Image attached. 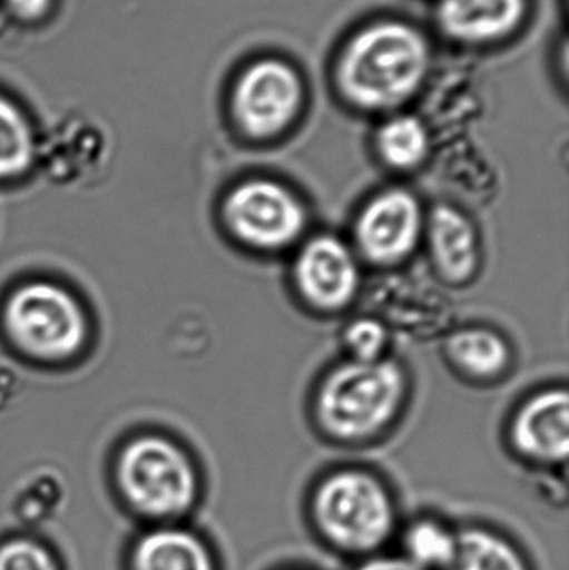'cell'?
<instances>
[{"mask_svg":"<svg viewBox=\"0 0 569 570\" xmlns=\"http://www.w3.org/2000/svg\"><path fill=\"white\" fill-rule=\"evenodd\" d=\"M344 342L350 348L351 358L361 362H374L384 358L387 344H390V334L384 327L383 322L374 317L354 318L346 331H344Z\"/></svg>","mask_w":569,"mask_h":570,"instance_id":"cell-20","label":"cell"},{"mask_svg":"<svg viewBox=\"0 0 569 570\" xmlns=\"http://www.w3.org/2000/svg\"><path fill=\"white\" fill-rule=\"evenodd\" d=\"M530 10L531 0H434L433 17L444 39L484 49L513 39Z\"/></svg>","mask_w":569,"mask_h":570,"instance_id":"cell-10","label":"cell"},{"mask_svg":"<svg viewBox=\"0 0 569 570\" xmlns=\"http://www.w3.org/2000/svg\"><path fill=\"white\" fill-rule=\"evenodd\" d=\"M293 281L311 307L343 311L360 292V256L340 237L320 234L301 246L293 264Z\"/></svg>","mask_w":569,"mask_h":570,"instance_id":"cell-9","label":"cell"},{"mask_svg":"<svg viewBox=\"0 0 569 570\" xmlns=\"http://www.w3.org/2000/svg\"><path fill=\"white\" fill-rule=\"evenodd\" d=\"M33 136L22 110L0 96V179L16 177L32 163Z\"/></svg>","mask_w":569,"mask_h":570,"instance_id":"cell-19","label":"cell"},{"mask_svg":"<svg viewBox=\"0 0 569 570\" xmlns=\"http://www.w3.org/2000/svg\"><path fill=\"white\" fill-rule=\"evenodd\" d=\"M447 570H533L510 538L487 525L457 529V549Z\"/></svg>","mask_w":569,"mask_h":570,"instance_id":"cell-15","label":"cell"},{"mask_svg":"<svg viewBox=\"0 0 569 570\" xmlns=\"http://www.w3.org/2000/svg\"><path fill=\"white\" fill-rule=\"evenodd\" d=\"M7 13L23 26H37L52 13L56 0H2Z\"/></svg>","mask_w":569,"mask_h":570,"instance_id":"cell-21","label":"cell"},{"mask_svg":"<svg viewBox=\"0 0 569 570\" xmlns=\"http://www.w3.org/2000/svg\"><path fill=\"white\" fill-rule=\"evenodd\" d=\"M408 375L394 358L334 365L317 387L314 412L324 434L360 444L383 434L406 402Z\"/></svg>","mask_w":569,"mask_h":570,"instance_id":"cell-4","label":"cell"},{"mask_svg":"<svg viewBox=\"0 0 569 570\" xmlns=\"http://www.w3.org/2000/svg\"><path fill=\"white\" fill-rule=\"evenodd\" d=\"M457 549V529L421 515L401 532V556L421 570H447Z\"/></svg>","mask_w":569,"mask_h":570,"instance_id":"cell-17","label":"cell"},{"mask_svg":"<svg viewBox=\"0 0 569 570\" xmlns=\"http://www.w3.org/2000/svg\"><path fill=\"white\" fill-rule=\"evenodd\" d=\"M374 147L384 166L413 170L430 156L431 137L420 117L393 114L377 127Z\"/></svg>","mask_w":569,"mask_h":570,"instance_id":"cell-16","label":"cell"},{"mask_svg":"<svg viewBox=\"0 0 569 570\" xmlns=\"http://www.w3.org/2000/svg\"><path fill=\"white\" fill-rule=\"evenodd\" d=\"M353 570H421L418 569L416 566L411 564L410 561L403 558V556L398 554H386V552H381V554L371 556V558L363 559V561L357 562L356 568Z\"/></svg>","mask_w":569,"mask_h":570,"instance_id":"cell-22","label":"cell"},{"mask_svg":"<svg viewBox=\"0 0 569 570\" xmlns=\"http://www.w3.org/2000/svg\"><path fill=\"white\" fill-rule=\"evenodd\" d=\"M120 570H223L213 542L190 525L137 528L124 546Z\"/></svg>","mask_w":569,"mask_h":570,"instance_id":"cell-11","label":"cell"},{"mask_svg":"<svg viewBox=\"0 0 569 570\" xmlns=\"http://www.w3.org/2000/svg\"><path fill=\"white\" fill-rule=\"evenodd\" d=\"M426 214L404 187L374 194L354 220V250L374 266H394L413 256L424 237Z\"/></svg>","mask_w":569,"mask_h":570,"instance_id":"cell-8","label":"cell"},{"mask_svg":"<svg viewBox=\"0 0 569 570\" xmlns=\"http://www.w3.org/2000/svg\"><path fill=\"white\" fill-rule=\"evenodd\" d=\"M433 67L426 33L401 19H380L347 37L333 67L341 99L364 114H391L423 90Z\"/></svg>","mask_w":569,"mask_h":570,"instance_id":"cell-1","label":"cell"},{"mask_svg":"<svg viewBox=\"0 0 569 570\" xmlns=\"http://www.w3.org/2000/svg\"><path fill=\"white\" fill-rule=\"evenodd\" d=\"M6 325L13 342L39 358L69 357L86 337L79 305L50 284H30L13 292L6 307Z\"/></svg>","mask_w":569,"mask_h":570,"instance_id":"cell-7","label":"cell"},{"mask_svg":"<svg viewBox=\"0 0 569 570\" xmlns=\"http://www.w3.org/2000/svg\"><path fill=\"white\" fill-rule=\"evenodd\" d=\"M224 223L237 243L259 253H281L300 243L307 229L303 199L281 180H241L224 199Z\"/></svg>","mask_w":569,"mask_h":570,"instance_id":"cell-6","label":"cell"},{"mask_svg":"<svg viewBox=\"0 0 569 570\" xmlns=\"http://www.w3.org/2000/svg\"><path fill=\"white\" fill-rule=\"evenodd\" d=\"M438 274L448 283L464 284L480 266V243L470 217L453 206H438L426 216L424 237Z\"/></svg>","mask_w":569,"mask_h":570,"instance_id":"cell-13","label":"cell"},{"mask_svg":"<svg viewBox=\"0 0 569 570\" xmlns=\"http://www.w3.org/2000/svg\"><path fill=\"white\" fill-rule=\"evenodd\" d=\"M0 570H67V566L49 539L33 529H16L0 534Z\"/></svg>","mask_w":569,"mask_h":570,"instance_id":"cell-18","label":"cell"},{"mask_svg":"<svg viewBox=\"0 0 569 570\" xmlns=\"http://www.w3.org/2000/svg\"><path fill=\"white\" fill-rule=\"evenodd\" d=\"M510 438L517 454L531 464H565L569 454L567 389H545L528 397L514 414Z\"/></svg>","mask_w":569,"mask_h":570,"instance_id":"cell-12","label":"cell"},{"mask_svg":"<svg viewBox=\"0 0 569 570\" xmlns=\"http://www.w3.org/2000/svg\"><path fill=\"white\" fill-rule=\"evenodd\" d=\"M117 505L137 528L190 522L203 481L190 455L174 442L144 435L120 451L112 471Z\"/></svg>","mask_w":569,"mask_h":570,"instance_id":"cell-3","label":"cell"},{"mask_svg":"<svg viewBox=\"0 0 569 570\" xmlns=\"http://www.w3.org/2000/svg\"><path fill=\"white\" fill-rule=\"evenodd\" d=\"M307 519L317 539L344 558L381 554L400 532L390 485L363 468H340L311 489Z\"/></svg>","mask_w":569,"mask_h":570,"instance_id":"cell-2","label":"cell"},{"mask_svg":"<svg viewBox=\"0 0 569 570\" xmlns=\"http://www.w3.org/2000/svg\"><path fill=\"white\" fill-rule=\"evenodd\" d=\"M283 570H310V569H303V568H290V569H283Z\"/></svg>","mask_w":569,"mask_h":570,"instance_id":"cell-23","label":"cell"},{"mask_svg":"<svg viewBox=\"0 0 569 570\" xmlns=\"http://www.w3.org/2000/svg\"><path fill=\"white\" fill-rule=\"evenodd\" d=\"M306 100V82L294 63L259 57L239 70L230 86V119L247 140L269 142L296 126Z\"/></svg>","mask_w":569,"mask_h":570,"instance_id":"cell-5","label":"cell"},{"mask_svg":"<svg viewBox=\"0 0 569 570\" xmlns=\"http://www.w3.org/2000/svg\"><path fill=\"white\" fill-rule=\"evenodd\" d=\"M444 348L451 364L477 381L501 377L513 357L507 338L484 325H470L453 332Z\"/></svg>","mask_w":569,"mask_h":570,"instance_id":"cell-14","label":"cell"}]
</instances>
